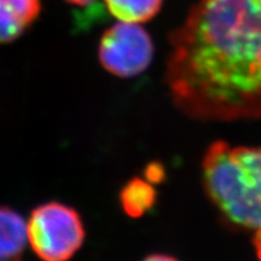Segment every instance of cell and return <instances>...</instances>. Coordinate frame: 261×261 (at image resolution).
<instances>
[{"mask_svg": "<svg viewBox=\"0 0 261 261\" xmlns=\"http://www.w3.org/2000/svg\"><path fill=\"white\" fill-rule=\"evenodd\" d=\"M171 45L166 76L182 112L261 117V0H200Z\"/></svg>", "mask_w": 261, "mask_h": 261, "instance_id": "obj_1", "label": "cell"}, {"mask_svg": "<svg viewBox=\"0 0 261 261\" xmlns=\"http://www.w3.org/2000/svg\"><path fill=\"white\" fill-rule=\"evenodd\" d=\"M151 39L138 23L120 22L104 33L99 61L108 71L130 77L144 71L152 58Z\"/></svg>", "mask_w": 261, "mask_h": 261, "instance_id": "obj_4", "label": "cell"}, {"mask_svg": "<svg viewBox=\"0 0 261 261\" xmlns=\"http://www.w3.org/2000/svg\"><path fill=\"white\" fill-rule=\"evenodd\" d=\"M114 17L128 23H140L151 19L161 8L162 0H106Z\"/></svg>", "mask_w": 261, "mask_h": 261, "instance_id": "obj_7", "label": "cell"}, {"mask_svg": "<svg viewBox=\"0 0 261 261\" xmlns=\"http://www.w3.org/2000/svg\"><path fill=\"white\" fill-rule=\"evenodd\" d=\"M41 11L40 0H0V44L21 37Z\"/></svg>", "mask_w": 261, "mask_h": 261, "instance_id": "obj_5", "label": "cell"}, {"mask_svg": "<svg viewBox=\"0 0 261 261\" xmlns=\"http://www.w3.org/2000/svg\"><path fill=\"white\" fill-rule=\"evenodd\" d=\"M28 242L45 261L70 259L83 246L85 230L79 214L61 203H46L33 211L27 225Z\"/></svg>", "mask_w": 261, "mask_h": 261, "instance_id": "obj_3", "label": "cell"}, {"mask_svg": "<svg viewBox=\"0 0 261 261\" xmlns=\"http://www.w3.org/2000/svg\"><path fill=\"white\" fill-rule=\"evenodd\" d=\"M123 210L132 217H139L155 202V191L148 182L135 179L123 188L121 192Z\"/></svg>", "mask_w": 261, "mask_h": 261, "instance_id": "obj_8", "label": "cell"}, {"mask_svg": "<svg viewBox=\"0 0 261 261\" xmlns=\"http://www.w3.org/2000/svg\"><path fill=\"white\" fill-rule=\"evenodd\" d=\"M205 190L233 223L261 228V148L217 142L203 160Z\"/></svg>", "mask_w": 261, "mask_h": 261, "instance_id": "obj_2", "label": "cell"}, {"mask_svg": "<svg viewBox=\"0 0 261 261\" xmlns=\"http://www.w3.org/2000/svg\"><path fill=\"white\" fill-rule=\"evenodd\" d=\"M65 2L70 3V4H74V5L86 6V5L92 4V3H93V2H96V0H65Z\"/></svg>", "mask_w": 261, "mask_h": 261, "instance_id": "obj_10", "label": "cell"}, {"mask_svg": "<svg viewBox=\"0 0 261 261\" xmlns=\"http://www.w3.org/2000/svg\"><path fill=\"white\" fill-rule=\"evenodd\" d=\"M28 242L27 224L21 215L0 207V261L17 260Z\"/></svg>", "mask_w": 261, "mask_h": 261, "instance_id": "obj_6", "label": "cell"}, {"mask_svg": "<svg viewBox=\"0 0 261 261\" xmlns=\"http://www.w3.org/2000/svg\"><path fill=\"white\" fill-rule=\"evenodd\" d=\"M254 248H255V253L259 259H261V228L257 230V232L254 237Z\"/></svg>", "mask_w": 261, "mask_h": 261, "instance_id": "obj_9", "label": "cell"}]
</instances>
